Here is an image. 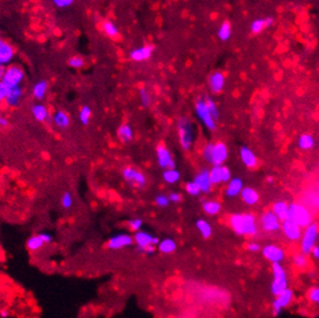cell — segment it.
Returning <instances> with one entry per match:
<instances>
[{"mask_svg": "<svg viewBox=\"0 0 319 318\" xmlns=\"http://www.w3.org/2000/svg\"><path fill=\"white\" fill-rule=\"evenodd\" d=\"M229 226L236 235L255 238L258 235L257 218L252 213H236L229 218Z\"/></svg>", "mask_w": 319, "mask_h": 318, "instance_id": "1", "label": "cell"}, {"mask_svg": "<svg viewBox=\"0 0 319 318\" xmlns=\"http://www.w3.org/2000/svg\"><path fill=\"white\" fill-rule=\"evenodd\" d=\"M177 132L180 146L184 151H190L195 142V127L192 121L188 117H180L177 122Z\"/></svg>", "mask_w": 319, "mask_h": 318, "instance_id": "2", "label": "cell"}, {"mask_svg": "<svg viewBox=\"0 0 319 318\" xmlns=\"http://www.w3.org/2000/svg\"><path fill=\"white\" fill-rule=\"evenodd\" d=\"M289 288V278L287 270L282 264H273L272 265V280H271L270 290L273 298L278 296L282 292Z\"/></svg>", "mask_w": 319, "mask_h": 318, "instance_id": "3", "label": "cell"}, {"mask_svg": "<svg viewBox=\"0 0 319 318\" xmlns=\"http://www.w3.org/2000/svg\"><path fill=\"white\" fill-rule=\"evenodd\" d=\"M288 220L293 221L296 224L304 229L312 223V215L308 207L299 203H291L289 205V214Z\"/></svg>", "mask_w": 319, "mask_h": 318, "instance_id": "4", "label": "cell"}, {"mask_svg": "<svg viewBox=\"0 0 319 318\" xmlns=\"http://www.w3.org/2000/svg\"><path fill=\"white\" fill-rule=\"evenodd\" d=\"M319 238V226L316 223H312L303 229L302 238L300 239V253L309 256L312 248L317 244Z\"/></svg>", "mask_w": 319, "mask_h": 318, "instance_id": "5", "label": "cell"}, {"mask_svg": "<svg viewBox=\"0 0 319 318\" xmlns=\"http://www.w3.org/2000/svg\"><path fill=\"white\" fill-rule=\"evenodd\" d=\"M194 112L195 117L198 118L201 124L208 131H214L216 128V122L214 121L212 115H210L208 107H207L205 97H198L194 103Z\"/></svg>", "mask_w": 319, "mask_h": 318, "instance_id": "6", "label": "cell"}, {"mask_svg": "<svg viewBox=\"0 0 319 318\" xmlns=\"http://www.w3.org/2000/svg\"><path fill=\"white\" fill-rule=\"evenodd\" d=\"M26 74L25 71H23L22 67H20L19 65H14L12 64L6 67V72L4 79H2V82L4 85L7 87L8 89L11 88H15V87H20L21 83L23 82L25 80Z\"/></svg>", "mask_w": 319, "mask_h": 318, "instance_id": "7", "label": "cell"}, {"mask_svg": "<svg viewBox=\"0 0 319 318\" xmlns=\"http://www.w3.org/2000/svg\"><path fill=\"white\" fill-rule=\"evenodd\" d=\"M295 294L294 290L291 288H287L285 292H282L280 295L275 296L274 300L272 301L271 304V310H272V316L278 317L282 314V311L285 309H287L291 304V302L294 301Z\"/></svg>", "mask_w": 319, "mask_h": 318, "instance_id": "8", "label": "cell"}, {"mask_svg": "<svg viewBox=\"0 0 319 318\" xmlns=\"http://www.w3.org/2000/svg\"><path fill=\"white\" fill-rule=\"evenodd\" d=\"M261 254L271 264H282L286 259V251L282 247L274 243H269L261 248Z\"/></svg>", "mask_w": 319, "mask_h": 318, "instance_id": "9", "label": "cell"}, {"mask_svg": "<svg viewBox=\"0 0 319 318\" xmlns=\"http://www.w3.org/2000/svg\"><path fill=\"white\" fill-rule=\"evenodd\" d=\"M122 175L123 178L125 179V182L134 188H144L147 183L145 174L132 166L125 167L124 169L122 170Z\"/></svg>", "mask_w": 319, "mask_h": 318, "instance_id": "10", "label": "cell"}, {"mask_svg": "<svg viewBox=\"0 0 319 318\" xmlns=\"http://www.w3.org/2000/svg\"><path fill=\"white\" fill-rule=\"evenodd\" d=\"M260 227L266 233H275L281 229V221L272 211H266L260 217Z\"/></svg>", "mask_w": 319, "mask_h": 318, "instance_id": "11", "label": "cell"}, {"mask_svg": "<svg viewBox=\"0 0 319 318\" xmlns=\"http://www.w3.org/2000/svg\"><path fill=\"white\" fill-rule=\"evenodd\" d=\"M156 159H158L159 166L163 168L164 170L175 169V168H176L173 154H171V152L168 149V147L164 146L163 143H160V145L156 147Z\"/></svg>", "mask_w": 319, "mask_h": 318, "instance_id": "12", "label": "cell"}, {"mask_svg": "<svg viewBox=\"0 0 319 318\" xmlns=\"http://www.w3.org/2000/svg\"><path fill=\"white\" fill-rule=\"evenodd\" d=\"M282 234L288 241L290 242H300L301 238H302L303 229L299 224H296L290 220H285L281 223V229Z\"/></svg>", "mask_w": 319, "mask_h": 318, "instance_id": "13", "label": "cell"}, {"mask_svg": "<svg viewBox=\"0 0 319 318\" xmlns=\"http://www.w3.org/2000/svg\"><path fill=\"white\" fill-rule=\"evenodd\" d=\"M229 157V151L224 143H214L212 151V158H210V163L213 166H224L225 161Z\"/></svg>", "mask_w": 319, "mask_h": 318, "instance_id": "14", "label": "cell"}, {"mask_svg": "<svg viewBox=\"0 0 319 318\" xmlns=\"http://www.w3.org/2000/svg\"><path fill=\"white\" fill-rule=\"evenodd\" d=\"M133 243V236H131L130 234L120 233L109 238V241L107 242V248L110 250H120V249L131 247Z\"/></svg>", "mask_w": 319, "mask_h": 318, "instance_id": "15", "label": "cell"}, {"mask_svg": "<svg viewBox=\"0 0 319 318\" xmlns=\"http://www.w3.org/2000/svg\"><path fill=\"white\" fill-rule=\"evenodd\" d=\"M15 58V48L8 41L0 38V66L8 67Z\"/></svg>", "mask_w": 319, "mask_h": 318, "instance_id": "16", "label": "cell"}, {"mask_svg": "<svg viewBox=\"0 0 319 318\" xmlns=\"http://www.w3.org/2000/svg\"><path fill=\"white\" fill-rule=\"evenodd\" d=\"M133 241L137 244V249H143L149 247V245H154V247L158 248L160 243L159 238L152 235L148 232H145V230H139V232L135 233L133 236Z\"/></svg>", "mask_w": 319, "mask_h": 318, "instance_id": "17", "label": "cell"}, {"mask_svg": "<svg viewBox=\"0 0 319 318\" xmlns=\"http://www.w3.org/2000/svg\"><path fill=\"white\" fill-rule=\"evenodd\" d=\"M225 85V76L223 72L215 71L208 77V87L209 91L214 94L221 93L223 91Z\"/></svg>", "mask_w": 319, "mask_h": 318, "instance_id": "18", "label": "cell"}, {"mask_svg": "<svg viewBox=\"0 0 319 318\" xmlns=\"http://www.w3.org/2000/svg\"><path fill=\"white\" fill-rule=\"evenodd\" d=\"M153 52H154V47L150 46V44H147V46L135 48V49L132 50L130 53V58L133 62L137 63L146 62L152 57Z\"/></svg>", "mask_w": 319, "mask_h": 318, "instance_id": "19", "label": "cell"}, {"mask_svg": "<svg viewBox=\"0 0 319 318\" xmlns=\"http://www.w3.org/2000/svg\"><path fill=\"white\" fill-rule=\"evenodd\" d=\"M193 181L197 183V185L200 189L201 193H209L213 189V184L209 178V170L201 169L199 173L194 177Z\"/></svg>", "mask_w": 319, "mask_h": 318, "instance_id": "20", "label": "cell"}, {"mask_svg": "<svg viewBox=\"0 0 319 318\" xmlns=\"http://www.w3.org/2000/svg\"><path fill=\"white\" fill-rule=\"evenodd\" d=\"M244 189V182L239 177H234L229 182L227 183V188H225V196L228 198H235L239 196L240 192Z\"/></svg>", "mask_w": 319, "mask_h": 318, "instance_id": "21", "label": "cell"}, {"mask_svg": "<svg viewBox=\"0 0 319 318\" xmlns=\"http://www.w3.org/2000/svg\"><path fill=\"white\" fill-rule=\"evenodd\" d=\"M239 157L242 160L243 164L248 168H255L258 164V159L257 155L255 154V152L251 148H249L248 146H243L239 151Z\"/></svg>", "mask_w": 319, "mask_h": 318, "instance_id": "22", "label": "cell"}, {"mask_svg": "<svg viewBox=\"0 0 319 318\" xmlns=\"http://www.w3.org/2000/svg\"><path fill=\"white\" fill-rule=\"evenodd\" d=\"M23 96V89L22 87H15V88H11L8 89L7 92V96L5 98V103L7 104L8 107L14 108L17 107L20 104L21 100H22Z\"/></svg>", "mask_w": 319, "mask_h": 318, "instance_id": "23", "label": "cell"}, {"mask_svg": "<svg viewBox=\"0 0 319 318\" xmlns=\"http://www.w3.org/2000/svg\"><path fill=\"white\" fill-rule=\"evenodd\" d=\"M239 196L242 202L249 206L255 205V204L259 202V193H258V191L254 188H244L242 192H240Z\"/></svg>", "mask_w": 319, "mask_h": 318, "instance_id": "24", "label": "cell"}, {"mask_svg": "<svg viewBox=\"0 0 319 318\" xmlns=\"http://www.w3.org/2000/svg\"><path fill=\"white\" fill-rule=\"evenodd\" d=\"M276 217L279 218V220L285 221L288 220V214H289V204H287L285 200H278L273 204L272 209H271Z\"/></svg>", "mask_w": 319, "mask_h": 318, "instance_id": "25", "label": "cell"}, {"mask_svg": "<svg viewBox=\"0 0 319 318\" xmlns=\"http://www.w3.org/2000/svg\"><path fill=\"white\" fill-rule=\"evenodd\" d=\"M32 115L37 122L44 123L48 122L50 118V112L47 106L42 103H36L32 107Z\"/></svg>", "mask_w": 319, "mask_h": 318, "instance_id": "26", "label": "cell"}, {"mask_svg": "<svg viewBox=\"0 0 319 318\" xmlns=\"http://www.w3.org/2000/svg\"><path fill=\"white\" fill-rule=\"evenodd\" d=\"M52 121H53V123H55L56 127L60 128V130L67 128L71 124L70 116H68L67 112L63 111V110H57V111L53 113Z\"/></svg>", "mask_w": 319, "mask_h": 318, "instance_id": "27", "label": "cell"}, {"mask_svg": "<svg viewBox=\"0 0 319 318\" xmlns=\"http://www.w3.org/2000/svg\"><path fill=\"white\" fill-rule=\"evenodd\" d=\"M48 88H49V85H48L47 80H40L32 86V96L36 101H43L44 97L47 96L48 93Z\"/></svg>", "mask_w": 319, "mask_h": 318, "instance_id": "28", "label": "cell"}, {"mask_svg": "<svg viewBox=\"0 0 319 318\" xmlns=\"http://www.w3.org/2000/svg\"><path fill=\"white\" fill-rule=\"evenodd\" d=\"M117 137L123 143H130L134 137L133 128L130 124H122L117 130Z\"/></svg>", "mask_w": 319, "mask_h": 318, "instance_id": "29", "label": "cell"}, {"mask_svg": "<svg viewBox=\"0 0 319 318\" xmlns=\"http://www.w3.org/2000/svg\"><path fill=\"white\" fill-rule=\"evenodd\" d=\"M176 249H177L176 241H175L174 238H170L161 239L158 245V250L163 254H174L175 251H176Z\"/></svg>", "mask_w": 319, "mask_h": 318, "instance_id": "30", "label": "cell"}, {"mask_svg": "<svg viewBox=\"0 0 319 318\" xmlns=\"http://www.w3.org/2000/svg\"><path fill=\"white\" fill-rule=\"evenodd\" d=\"M101 29L103 32V34L107 36V37L110 38H116L119 36V29L118 27L116 26V23L111 20H105L102 22L101 25Z\"/></svg>", "mask_w": 319, "mask_h": 318, "instance_id": "31", "label": "cell"}, {"mask_svg": "<svg viewBox=\"0 0 319 318\" xmlns=\"http://www.w3.org/2000/svg\"><path fill=\"white\" fill-rule=\"evenodd\" d=\"M195 227H197L198 232L200 233V235L204 238H209L213 234V228L208 221L205 220V219H199V220L195 223Z\"/></svg>", "mask_w": 319, "mask_h": 318, "instance_id": "32", "label": "cell"}, {"mask_svg": "<svg viewBox=\"0 0 319 318\" xmlns=\"http://www.w3.org/2000/svg\"><path fill=\"white\" fill-rule=\"evenodd\" d=\"M27 248H28L29 251H32V253H35V251H38L41 250L42 248L45 245V242L43 241V238H41L40 234H37V235H32L30 236L28 238V241L26 243Z\"/></svg>", "mask_w": 319, "mask_h": 318, "instance_id": "33", "label": "cell"}, {"mask_svg": "<svg viewBox=\"0 0 319 318\" xmlns=\"http://www.w3.org/2000/svg\"><path fill=\"white\" fill-rule=\"evenodd\" d=\"M297 145H299L302 151H310L315 146V138L309 133L302 134V136H300L299 140H297Z\"/></svg>", "mask_w": 319, "mask_h": 318, "instance_id": "34", "label": "cell"}, {"mask_svg": "<svg viewBox=\"0 0 319 318\" xmlns=\"http://www.w3.org/2000/svg\"><path fill=\"white\" fill-rule=\"evenodd\" d=\"M203 209L206 214L216 215L221 211V204H220L218 200H206V202L203 204Z\"/></svg>", "mask_w": 319, "mask_h": 318, "instance_id": "35", "label": "cell"}, {"mask_svg": "<svg viewBox=\"0 0 319 318\" xmlns=\"http://www.w3.org/2000/svg\"><path fill=\"white\" fill-rule=\"evenodd\" d=\"M291 262H293V265L295 268L299 270H305L309 266L308 256H305V254L302 253L295 254L293 258H291Z\"/></svg>", "mask_w": 319, "mask_h": 318, "instance_id": "36", "label": "cell"}, {"mask_svg": "<svg viewBox=\"0 0 319 318\" xmlns=\"http://www.w3.org/2000/svg\"><path fill=\"white\" fill-rule=\"evenodd\" d=\"M209 178L210 182H212L213 187L214 185L221 184L223 183V179H222V166H213L209 169Z\"/></svg>", "mask_w": 319, "mask_h": 318, "instance_id": "37", "label": "cell"}, {"mask_svg": "<svg viewBox=\"0 0 319 318\" xmlns=\"http://www.w3.org/2000/svg\"><path fill=\"white\" fill-rule=\"evenodd\" d=\"M162 177H163V181L168 184H176L180 179V173L176 168L175 169H167L164 170Z\"/></svg>", "mask_w": 319, "mask_h": 318, "instance_id": "38", "label": "cell"}, {"mask_svg": "<svg viewBox=\"0 0 319 318\" xmlns=\"http://www.w3.org/2000/svg\"><path fill=\"white\" fill-rule=\"evenodd\" d=\"M230 36H231V26L228 21H224V22H222L219 27L218 37L221 41L224 42V41L229 40Z\"/></svg>", "mask_w": 319, "mask_h": 318, "instance_id": "39", "label": "cell"}, {"mask_svg": "<svg viewBox=\"0 0 319 318\" xmlns=\"http://www.w3.org/2000/svg\"><path fill=\"white\" fill-rule=\"evenodd\" d=\"M306 299L312 305L319 308V286H312L306 292Z\"/></svg>", "mask_w": 319, "mask_h": 318, "instance_id": "40", "label": "cell"}, {"mask_svg": "<svg viewBox=\"0 0 319 318\" xmlns=\"http://www.w3.org/2000/svg\"><path fill=\"white\" fill-rule=\"evenodd\" d=\"M92 119V109L88 106H82L79 110V121L82 125H88Z\"/></svg>", "mask_w": 319, "mask_h": 318, "instance_id": "41", "label": "cell"}, {"mask_svg": "<svg viewBox=\"0 0 319 318\" xmlns=\"http://www.w3.org/2000/svg\"><path fill=\"white\" fill-rule=\"evenodd\" d=\"M205 100H206V103H207V107H208V110L210 112V115H212L213 118H214V121H219L220 119V110L218 106H216V103L214 102V100H212V98L209 97V96H205Z\"/></svg>", "mask_w": 319, "mask_h": 318, "instance_id": "42", "label": "cell"}, {"mask_svg": "<svg viewBox=\"0 0 319 318\" xmlns=\"http://www.w3.org/2000/svg\"><path fill=\"white\" fill-rule=\"evenodd\" d=\"M139 97H140V103L141 106L147 108L152 102V96H150L149 92L146 88H140L139 89Z\"/></svg>", "mask_w": 319, "mask_h": 318, "instance_id": "43", "label": "cell"}, {"mask_svg": "<svg viewBox=\"0 0 319 318\" xmlns=\"http://www.w3.org/2000/svg\"><path fill=\"white\" fill-rule=\"evenodd\" d=\"M68 65H70L72 68H75V70H80V68H82L83 66H85V59L81 56H73L68 59Z\"/></svg>", "mask_w": 319, "mask_h": 318, "instance_id": "44", "label": "cell"}, {"mask_svg": "<svg viewBox=\"0 0 319 318\" xmlns=\"http://www.w3.org/2000/svg\"><path fill=\"white\" fill-rule=\"evenodd\" d=\"M185 191L188 192L190 196H193V197L199 196V194L201 193L199 187H198L197 183H195L194 181L186 183V184H185Z\"/></svg>", "mask_w": 319, "mask_h": 318, "instance_id": "45", "label": "cell"}, {"mask_svg": "<svg viewBox=\"0 0 319 318\" xmlns=\"http://www.w3.org/2000/svg\"><path fill=\"white\" fill-rule=\"evenodd\" d=\"M60 204H62L63 208L65 209H70L73 206V197H72L71 192H65L63 194L62 199H60Z\"/></svg>", "mask_w": 319, "mask_h": 318, "instance_id": "46", "label": "cell"}, {"mask_svg": "<svg viewBox=\"0 0 319 318\" xmlns=\"http://www.w3.org/2000/svg\"><path fill=\"white\" fill-rule=\"evenodd\" d=\"M264 28H266V27H265L264 19H257V20L252 21V23H251L252 34H259V32L264 31Z\"/></svg>", "mask_w": 319, "mask_h": 318, "instance_id": "47", "label": "cell"}, {"mask_svg": "<svg viewBox=\"0 0 319 318\" xmlns=\"http://www.w3.org/2000/svg\"><path fill=\"white\" fill-rule=\"evenodd\" d=\"M128 224L132 232L137 233V232H139V230H141V228H143L144 221L141 220L140 218H134V219H131V220L128 223Z\"/></svg>", "mask_w": 319, "mask_h": 318, "instance_id": "48", "label": "cell"}, {"mask_svg": "<svg viewBox=\"0 0 319 318\" xmlns=\"http://www.w3.org/2000/svg\"><path fill=\"white\" fill-rule=\"evenodd\" d=\"M213 145L214 143H208L204 146L203 151H201V155H203L204 160L210 163V158H212V151H213Z\"/></svg>", "mask_w": 319, "mask_h": 318, "instance_id": "49", "label": "cell"}, {"mask_svg": "<svg viewBox=\"0 0 319 318\" xmlns=\"http://www.w3.org/2000/svg\"><path fill=\"white\" fill-rule=\"evenodd\" d=\"M155 204L159 207H161V208H164V207H167L170 204L169 197L165 196V194H158L155 197Z\"/></svg>", "mask_w": 319, "mask_h": 318, "instance_id": "50", "label": "cell"}, {"mask_svg": "<svg viewBox=\"0 0 319 318\" xmlns=\"http://www.w3.org/2000/svg\"><path fill=\"white\" fill-rule=\"evenodd\" d=\"M261 248H263V247H261L259 243L255 242V241L249 242L248 244H246V250H248L249 253H251V254L261 253Z\"/></svg>", "mask_w": 319, "mask_h": 318, "instance_id": "51", "label": "cell"}, {"mask_svg": "<svg viewBox=\"0 0 319 318\" xmlns=\"http://www.w3.org/2000/svg\"><path fill=\"white\" fill-rule=\"evenodd\" d=\"M73 0H53V5L58 8H67L73 4Z\"/></svg>", "mask_w": 319, "mask_h": 318, "instance_id": "52", "label": "cell"}, {"mask_svg": "<svg viewBox=\"0 0 319 318\" xmlns=\"http://www.w3.org/2000/svg\"><path fill=\"white\" fill-rule=\"evenodd\" d=\"M7 92H8L7 87L4 85L2 81H0V103L5 101L6 96H7Z\"/></svg>", "mask_w": 319, "mask_h": 318, "instance_id": "53", "label": "cell"}, {"mask_svg": "<svg viewBox=\"0 0 319 318\" xmlns=\"http://www.w3.org/2000/svg\"><path fill=\"white\" fill-rule=\"evenodd\" d=\"M169 200H170V203H175V204H177V203H180V200H182V194L179 193V192H171V193L169 194Z\"/></svg>", "mask_w": 319, "mask_h": 318, "instance_id": "54", "label": "cell"}, {"mask_svg": "<svg viewBox=\"0 0 319 318\" xmlns=\"http://www.w3.org/2000/svg\"><path fill=\"white\" fill-rule=\"evenodd\" d=\"M138 251L141 254H153L155 253L156 250V247L154 245H149V247H146V248H143V249H137Z\"/></svg>", "mask_w": 319, "mask_h": 318, "instance_id": "55", "label": "cell"}, {"mask_svg": "<svg viewBox=\"0 0 319 318\" xmlns=\"http://www.w3.org/2000/svg\"><path fill=\"white\" fill-rule=\"evenodd\" d=\"M40 235H41V238H43L45 244H50V243L53 241L52 235H51V234H49V233H40Z\"/></svg>", "mask_w": 319, "mask_h": 318, "instance_id": "56", "label": "cell"}, {"mask_svg": "<svg viewBox=\"0 0 319 318\" xmlns=\"http://www.w3.org/2000/svg\"><path fill=\"white\" fill-rule=\"evenodd\" d=\"M310 254H311L314 259L319 260V244H316L315 247L312 248V250H311V253H310Z\"/></svg>", "mask_w": 319, "mask_h": 318, "instance_id": "57", "label": "cell"}, {"mask_svg": "<svg viewBox=\"0 0 319 318\" xmlns=\"http://www.w3.org/2000/svg\"><path fill=\"white\" fill-rule=\"evenodd\" d=\"M8 124H10V122H8V119L6 118L5 116H1L0 115V127L5 128L8 127Z\"/></svg>", "mask_w": 319, "mask_h": 318, "instance_id": "58", "label": "cell"}, {"mask_svg": "<svg viewBox=\"0 0 319 318\" xmlns=\"http://www.w3.org/2000/svg\"><path fill=\"white\" fill-rule=\"evenodd\" d=\"M265 27H270L273 25V22H274V19H273L272 16H267L265 17Z\"/></svg>", "mask_w": 319, "mask_h": 318, "instance_id": "59", "label": "cell"}, {"mask_svg": "<svg viewBox=\"0 0 319 318\" xmlns=\"http://www.w3.org/2000/svg\"><path fill=\"white\" fill-rule=\"evenodd\" d=\"M8 315H10V313H8V310H6V309H1V310H0V317L1 318H7Z\"/></svg>", "mask_w": 319, "mask_h": 318, "instance_id": "60", "label": "cell"}, {"mask_svg": "<svg viewBox=\"0 0 319 318\" xmlns=\"http://www.w3.org/2000/svg\"><path fill=\"white\" fill-rule=\"evenodd\" d=\"M5 72H6V67H4V66H0V81H2V79H4Z\"/></svg>", "mask_w": 319, "mask_h": 318, "instance_id": "61", "label": "cell"}, {"mask_svg": "<svg viewBox=\"0 0 319 318\" xmlns=\"http://www.w3.org/2000/svg\"><path fill=\"white\" fill-rule=\"evenodd\" d=\"M266 182L269 183V184H272V183L274 182V178H273V176H269V177H267Z\"/></svg>", "mask_w": 319, "mask_h": 318, "instance_id": "62", "label": "cell"}, {"mask_svg": "<svg viewBox=\"0 0 319 318\" xmlns=\"http://www.w3.org/2000/svg\"><path fill=\"white\" fill-rule=\"evenodd\" d=\"M0 110H1V103H0Z\"/></svg>", "mask_w": 319, "mask_h": 318, "instance_id": "63", "label": "cell"}]
</instances>
